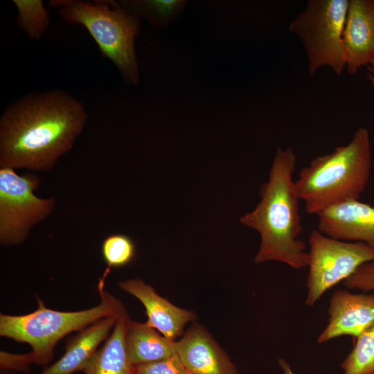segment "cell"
Returning a JSON list of instances; mask_svg holds the SVG:
<instances>
[{
  "instance_id": "10",
  "label": "cell",
  "mask_w": 374,
  "mask_h": 374,
  "mask_svg": "<svg viewBox=\"0 0 374 374\" xmlns=\"http://www.w3.org/2000/svg\"><path fill=\"white\" fill-rule=\"evenodd\" d=\"M317 216L318 230L323 234L374 247V206L358 199L348 200L328 208Z\"/></svg>"
},
{
  "instance_id": "5",
  "label": "cell",
  "mask_w": 374,
  "mask_h": 374,
  "mask_svg": "<svg viewBox=\"0 0 374 374\" xmlns=\"http://www.w3.org/2000/svg\"><path fill=\"white\" fill-rule=\"evenodd\" d=\"M103 281L98 289L100 303L91 308L62 312L46 308L39 298L38 308L23 315H0V335L28 344L32 350L23 354L29 366L33 363L45 365L53 357L57 343L72 332L80 331L94 322L108 317L120 315L125 310L122 303L103 290Z\"/></svg>"
},
{
  "instance_id": "7",
  "label": "cell",
  "mask_w": 374,
  "mask_h": 374,
  "mask_svg": "<svg viewBox=\"0 0 374 374\" xmlns=\"http://www.w3.org/2000/svg\"><path fill=\"white\" fill-rule=\"evenodd\" d=\"M39 178L34 174L18 175L11 168H0V243L3 246L23 242L32 228L53 211V197L34 194Z\"/></svg>"
},
{
  "instance_id": "23",
  "label": "cell",
  "mask_w": 374,
  "mask_h": 374,
  "mask_svg": "<svg viewBox=\"0 0 374 374\" xmlns=\"http://www.w3.org/2000/svg\"><path fill=\"white\" fill-rule=\"evenodd\" d=\"M278 365L281 368L283 374H296L292 369L290 364L283 358L278 359Z\"/></svg>"
},
{
  "instance_id": "9",
  "label": "cell",
  "mask_w": 374,
  "mask_h": 374,
  "mask_svg": "<svg viewBox=\"0 0 374 374\" xmlns=\"http://www.w3.org/2000/svg\"><path fill=\"white\" fill-rule=\"evenodd\" d=\"M326 326L317 338L323 344L341 336L356 339L374 324V294L335 291L329 301Z\"/></svg>"
},
{
  "instance_id": "19",
  "label": "cell",
  "mask_w": 374,
  "mask_h": 374,
  "mask_svg": "<svg viewBox=\"0 0 374 374\" xmlns=\"http://www.w3.org/2000/svg\"><path fill=\"white\" fill-rule=\"evenodd\" d=\"M355 339L341 364L343 374H374V324Z\"/></svg>"
},
{
  "instance_id": "11",
  "label": "cell",
  "mask_w": 374,
  "mask_h": 374,
  "mask_svg": "<svg viewBox=\"0 0 374 374\" xmlns=\"http://www.w3.org/2000/svg\"><path fill=\"white\" fill-rule=\"evenodd\" d=\"M343 42L350 75L374 60V0H349Z\"/></svg>"
},
{
  "instance_id": "24",
  "label": "cell",
  "mask_w": 374,
  "mask_h": 374,
  "mask_svg": "<svg viewBox=\"0 0 374 374\" xmlns=\"http://www.w3.org/2000/svg\"><path fill=\"white\" fill-rule=\"evenodd\" d=\"M367 76L368 78V80L371 83L372 86L374 88V60H373L368 66H367Z\"/></svg>"
},
{
  "instance_id": "6",
  "label": "cell",
  "mask_w": 374,
  "mask_h": 374,
  "mask_svg": "<svg viewBox=\"0 0 374 374\" xmlns=\"http://www.w3.org/2000/svg\"><path fill=\"white\" fill-rule=\"evenodd\" d=\"M349 0H310L290 22L301 40L310 75L327 66L339 75L346 70L343 34Z\"/></svg>"
},
{
  "instance_id": "4",
  "label": "cell",
  "mask_w": 374,
  "mask_h": 374,
  "mask_svg": "<svg viewBox=\"0 0 374 374\" xmlns=\"http://www.w3.org/2000/svg\"><path fill=\"white\" fill-rule=\"evenodd\" d=\"M61 18L83 26L95 41L102 55L118 69L124 81L133 86L139 81L134 39L140 18L125 9L119 1L51 0Z\"/></svg>"
},
{
  "instance_id": "20",
  "label": "cell",
  "mask_w": 374,
  "mask_h": 374,
  "mask_svg": "<svg viewBox=\"0 0 374 374\" xmlns=\"http://www.w3.org/2000/svg\"><path fill=\"white\" fill-rule=\"evenodd\" d=\"M101 253L107 265L103 274L107 276L111 268L126 266L134 259L136 245L134 241L126 235L112 234L103 240Z\"/></svg>"
},
{
  "instance_id": "3",
  "label": "cell",
  "mask_w": 374,
  "mask_h": 374,
  "mask_svg": "<svg viewBox=\"0 0 374 374\" xmlns=\"http://www.w3.org/2000/svg\"><path fill=\"white\" fill-rule=\"evenodd\" d=\"M371 165L370 136L364 127H359L348 144L312 159L294 181L307 213L318 215L334 205L359 199Z\"/></svg>"
},
{
  "instance_id": "25",
  "label": "cell",
  "mask_w": 374,
  "mask_h": 374,
  "mask_svg": "<svg viewBox=\"0 0 374 374\" xmlns=\"http://www.w3.org/2000/svg\"><path fill=\"white\" fill-rule=\"evenodd\" d=\"M1 374H14V373H12L11 372L8 371V370L2 369Z\"/></svg>"
},
{
  "instance_id": "21",
  "label": "cell",
  "mask_w": 374,
  "mask_h": 374,
  "mask_svg": "<svg viewBox=\"0 0 374 374\" xmlns=\"http://www.w3.org/2000/svg\"><path fill=\"white\" fill-rule=\"evenodd\" d=\"M134 374H190L177 353L161 361L134 366Z\"/></svg>"
},
{
  "instance_id": "16",
  "label": "cell",
  "mask_w": 374,
  "mask_h": 374,
  "mask_svg": "<svg viewBox=\"0 0 374 374\" xmlns=\"http://www.w3.org/2000/svg\"><path fill=\"white\" fill-rule=\"evenodd\" d=\"M126 344L133 366L161 361L177 353V341L166 338L146 322L130 321Z\"/></svg>"
},
{
  "instance_id": "17",
  "label": "cell",
  "mask_w": 374,
  "mask_h": 374,
  "mask_svg": "<svg viewBox=\"0 0 374 374\" xmlns=\"http://www.w3.org/2000/svg\"><path fill=\"white\" fill-rule=\"evenodd\" d=\"M123 7L130 12L143 18L152 26L166 27L177 18L185 4L183 1H119Z\"/></svg>"
},
{
  "instance_id": "1",
  "label": "cell",
  "mask_w": 374,
  "mask_h": 374,
  "mask_svg": "<svg viewBox=\"0 0 374 374\" xmlns=\"http://www.w3.org/2000/svg\"><path fill=\"white\" fill-rule=\"evenodd\" d=\"M87 121L83 104L64 90L19 98L0 118V167L50 170L71 149Z\"/></svg>"
},
{
  "instance_id": "8",
  "label": "cell",
  "mask_w": 374,
  "mask_h": 374,
  "mask_svg": "<svg viewBox=\"0 0 374 374\" xmlns=\"http://www.w3.org/2000/svg\"><path fill=\"white\" fill-rule=\"evenodd\" d=\"M308 274L305 304L312 307L326 292L350 277L362 265L374 260V247L330 238L318 229L308 239Z\"/></svg>"
},
{
  "instance_id": "22",
  "label": "cell",
  "mask_w": 374,
  "mask_h": 374,
  "mask_svg": "<svg viewBox=\"0 0 374 374\" xmlns=\"http://www.w3.org/2000/svg\"><path fill=\"white\" fill-rule=\"evenodd\" d=\"M344 285L348 289L364 292L374 290V260L359 267L346 280Z\"/></svg>"
},
{
  "instance_id": "14",
  "label": "cell",
  "mask_w": 374,
  "mask_h": 374,
  "mask_svg": "<svg viewBox=\"0 0 374 374\" xmlns=\"http://www.w3.org/2000/svg\"><path fill=\"white\" fill-rule=\"evenodd\" d=\"M119 316L101 319L79 331L68 341L63 355L46 367L41 374H72L83 371L99 345L109 337Z\"/></svg>"
},
{
  "instance_id": "15",
  "label": "cell",
  "mask_w": 374,
  "mask_h": 374,
  "mask_svg": "<svg viewBox=\"0 0 374 374\" xmlns=\"http://www.w3.org/2000/svg\"><path fill=\"white\" fill-rule=\"evenodd\" d=\"M130 319L124 310L112 333L83 370L84 374H134L129 359L126 335Z\"/></svg>"
},
{
  "instance_id": "12",
  "label": "cell",
  "mask_w": 374,
  "mask_h": 374,
  "mask_svg": "<svg viewBox=\"0 0 374 374\" xmlns=\"http://www.w3.org/2000/svg\"><path fill=\"white\" fill-rule=\"evenodd\" d=\"M177 353L190 374H238L227 354L198 324L177 341Z\"/></svg>"
},
{
  "instance_id": "18",
  "label": "cell",
  "mask_w": 374,
  "mask_h": 374,
  "mask_svg": "<svg viewBox=\"0 0 374 374\" xmlns=\"http://www.w3.org/2000/svg\"><path fill=\"white\" fill-rule=\"evenodd\" d=\"M17 26L32 39L41 38L50 25V12L41 0H13Z\"/></svg>"
},
{
  "instance_id": "13",
  "label": "cell",
  "mask_w": 374,
  "mask_h": 374,
  "mask_svg": "<svg viewBox=\"0 0 374 374\" xmlns=\"http://www.w3.org/2000/svg\"><path fill=\"white\" fill-rule=\"evenodd\" d=\"M118 286L141 301L145 308L146 323L169 339L175 341L186 324L196 318L193 312L173 305L140 278L120 281Z\"/></svg>"
},
{
  "instance_id": "2",
  "label": "cell",
  "mask_w": 374,
  "mask_h": 374,
  "mask_svg": "<svg viewBox=\"0 0 374 374\" xmlns=\"http://www.w3.org/2000/svg\"><path fill=\"white\" fill-rule=\"evenodd\" d=\"M296 157L290 148H277L268 181L260 189L261 200L240 222L258 232L259 250L256 264L278 261L295 269L308 267L305 242L300 238L303 231L299 202L293 173Z\"/></svg>"
}]
</instances>
